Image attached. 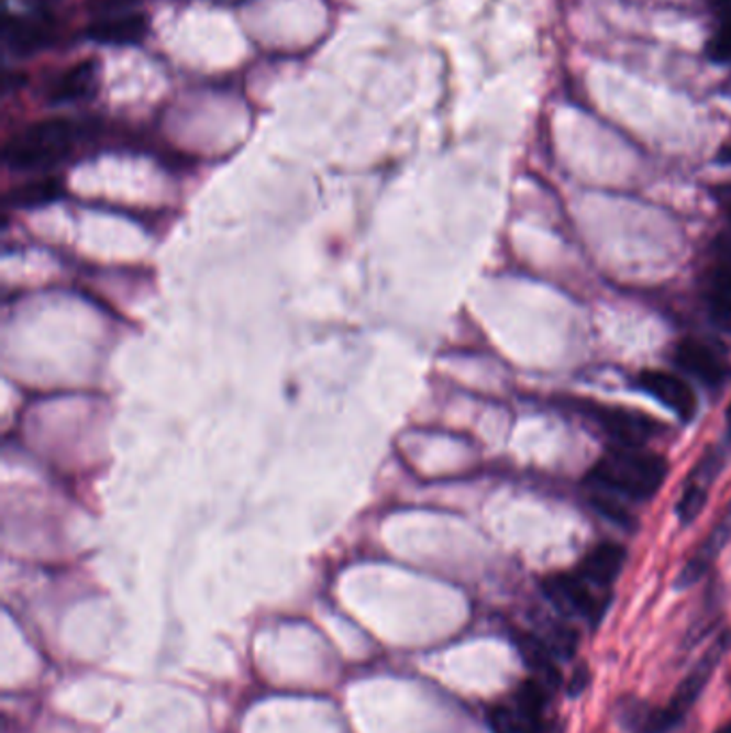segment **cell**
<instances>
[{"mask_svg": "<svg viewBox=\"0 0 731 733\" xmlns=\"http://www.w3.org/2000/svg\"><path fill=\"white\" fill-rule=\"evenodd\" d=\"M667 478V462L642 446H611L590 473L592 485L611 493L647 500Z\"/></svg>", "mask_w": 731, "mask_h": 733, "instance_id": "1", "label": "cell"}, {"mask_svg": "<svg viewBox=\"0 0 731 733\" xmlns=\"http://www.w3.org/2000/svg\"><path fill=\"white\" fill-rule=\"evenodd\" d=\"M80 135V125L71 121L47 119L13 135L7 142L2 157L13 170H44L69 157Z\"/></svg>", "mask_w": 731, "mask_h": 733, "instance_id": "2", "label": "cell"}, {"mask_svg": "<svg viewBox=\"0 0 731 733\" xmlns=\"http://www.w3.org/2000/svg\"><path fill=\"white\" fill-rule=\"evenodd\" d=\"M577 408L601 427L605 435L613 440L616 446H644L647 440L654 437L658 432V423H654L650 417L642 412L618 408V406H602L597 401H584L577 403Z\"/></svg>", "mask_w": 731, "mask_h": 733, "instance_id": "3", "label": "cell"}, {"mask_svg": "<svg viewBox=\"0 0 731 733\" xmlns=\"http://www.w3.org/2000/svg\"><path fill=\"white\" fill-rule=\"evenodd\" d=\"M590 586L592 584H588L579 573H558L543 581V592L562 611L577 613L588 618L590 622H597L607 603L597 599Z\"/></svg>", "mask_w": 731, "mask_h": 733, "instance_id": "4", "label": "cell"}, {"mask_svg": "<svg viewBox=\"0 0 731 733\" xmlns=\"http://www.w3.org/2000/svg\"><path fill=\"white\" fill-rule=\"evenodd\" d=\"M56 24L47 13L9 15L4 20V45L15 56H33L52 45Z\"/></svg>", "mask_w": 731, "mask_h": 733, "instance_id": "5", "label": "cell"}, {"mask_svg": "<svg viewBox=\"0 0 731 733\" xmlns=\"http://www.w3.org/2000/svg\"><path fill=\"white\" fill-rule=\"evenodd\" d=\"M638 385L683 421H690L697 414V397L678 376L667 371H644L638 378Z\"/></svg>", "mask_w": 731, "mask_h": 733, "instance_id": "6", "label": "cell"}, {"mask_svg": "<svg viewBox=\"0 0 731 733\" xmlns=\"http://www.w3.org/2000/svg\"><path fill=\"white\" fill-rule=\"evenodd\" d=\"M676 363L706 387H721L730 376V365L710 345L687 340L676 347Z\"/></svg>", "mask_w": 731, "mask_h": 733, "instance_id": "7", "label": "cell"}, {"mask_svg": "<svg viewBox=\"0 0 731 733\" xmlns=\"http://www.w3.org/2000/svg\"><path fill=\"white\" fill-rule=\"evenodd\" d=\"M148 33V20L144 13H123L114 18H101L87 29L90 42L106 45L140 44Z\"/></svg>", "mask_w": 731, "mask_h": 733, "instance_id": "8", "label": "cell"}, {"mask_svg": "<svg viewBox=\"0 0 731 733\" xmlns=\"http://www.w3.org/2000/svg\"><path fill=\"white\" fill-rule=\"evenodd\" d=\"M731 536V502L726 511V518L717 523V527L710 532V536L706 538V543L697 549V554L685 564V568L680 570L678 579H676V588L685 590L688 586L697 584L710 568L712 560L719 556V552L726 547V543L730 541Z\"/></svg>", "mask_w": 731, "mask_h": 733, "instance_id": "9", "label": "cell"}, {"mask_svg": "<svg viewBox=\"0 0 731 733\" xmlns=\"http://www.w3.org/2000/svg\"><path fill=\"white\" fill-rule=\"evenodd\" d=\"M97 80H99L97 60H82L54 80L49 95H47V101L69 103V101L87 99L97 90Z\"/></svg>", "mask_w": 731, "mask_h": 733, "instance_id": "10", "label": "cell"}, {"mask_svg": "<svg viewBox=\"0 0 731 733\" xmlns=\"http://www.w3.org/2000/svg\"><path fill=\"white\" fill-rule=\"evenodd\" d=\"M721 647H715L712 652H708L690 671L687 678L678 685V689L674 692L672 701L667 703V708L683 721L687 717L688 710L695 706V701L699 699V695L706 689L719 658H721Z\"/></svg>", "mask_w": 731, "mask_h": 733, "instance_id": "11", "label": "cell"}, {"mask_svg": "<svg viewBox=\"0 0 731 733\" xmlns=\"http://www.w3.org/2000/svg\"><path fill=\"white\" fill-rule=\"evenodd\" d=\"M624 560H627V552L620 545L601 543L584 558L579 566V575L597 588H607L620 575Z\"/></svg>", "mask_w": 731, "mask_h": 733, "instance_id": "12", "label": "cell"}, {"mask_svg": "<svg viewBox=\"0 0 731 733\" xmlns=\"http://www.w3.org/2000/svg\"><path fill=\"white\" fill-rule=\"evenodd\" d=\"M516 644L523 663L534 674V680H539L550 690L556 689L560 685V671L550 646L543 640L528 633H519Z\"/></svg>", "mask_w": 731, "mask_h": 733, "instance_id": "13", "label": "cell"}, {"mask_svg": "<svg viewBox=\"0 0 731 733\" xmlns=\"http://www.w3.org/2000/svg\"><path fill=\"white\" fill-rule=\"evenodd\" d=\"M487 725L491 733H541L543 730V721L521 710L516 701L494 706L487 714Z\"/></svg>", "mask_w": 731, "mask_h": 733, "instance_id": "14", "label": "cell"}, {"mask_svg": "<svg viewBox=\"0 0 731 733\" xmlns=\"http://www.w3.org/2000/svg\"><path fill=\"white\" fill-rule=\"evenodd\" d=\"M717 466H706L704 464L693 473V478L688 480L685 491H683V498L678 502V518L683 523H690L693 519L697 518L704 507H706V500H708V482L712 480V470Z\"/></svg>", "mask_w": 731, "mask_h": 733, "instance_id": "15", "label": "cell"}, {"mask_svg": "<svg viewBox=\"0 0 731 733\" xmlns=\"http://www.w3.org/2000/svg\"><path fill=\"white\" fill-rule=\"evenodd\" d=\"M704 54L715 65H730L731 67V18L715 20L712 33L704 45Z\"/></svg>", "mask_w": 731, "mask_h": 733, "instance_id": "16", "label": "cell"}, {"mask_svg": "<svg viewBox=\"0 0 731 733\" xmlns=\"http://www.w3.org/2000/svg\"><path fill=\"white\" fill-rule=\"evenodd\" d=\"M60 193V182L54 180V178H45V180H35V182H29L20 189L13 191V202L15 204H40V202H45V200H52Z\"/></svg>", "mask_w": 731, "mask_h": 733, "instance_id": "17", "label": "cell"}, {"mask_svg": "<svg viewBox=\"0 0 731 733\" xmlns=\"http://www.w3.org/2000/svg\"><path fill=\"white\" fill-rule=\"evenodd\" d=\"M706 307H708V315L715 322V326H719L726 333H731V295L712 290L706 299Z\"/></svg>", "mask_w": 731, "mask_h": 733, "instance_id": "18", "label": "cell"}, {"mask_svg": "<svg viewBox=\"0 0 731 733\" xmlns=\"http://www.w3.org/2000/svg\"><path fill=\"white\" fill-rule=\"evenodd\" d=\"M590 678H592V674H590L588 665H586V663H579V665L575 667V671H573L571 680H568V695H571V697H577V695H582L584 690L588 689V685H590Z\"/></svg>", "mask_w": 731, "mask_h": 733, "instance_id": "19", "label": "cell"}, {"mask_svg": "<svg viewBox=\"0 0 731 733\" xmlns=\"http://www.w3.org/2000/svg\"><path fill=\"white\" fill-rule=\"evenodd\" d=\"M712 290L731 295V262L719 259L717 268L712 270Z\"/></svg>", "mask_w": 731, "mask_h": 733, "instance_id": "20", "label": "cell"}, {"mask_svg": "<svg viewBox=\"0 0 731 733\" xmlns=\"http://www.w3.org/2000/svg\"><path fill=\"white\" fill-rule=\"evenodd\" d=\"M715 20L731 18V0H704Z\"/></svg>", "mask_w": 731, "mask_h": 733, "instance_id": "21", "label": "cell"}, {"mask_svg": "<svg viewBox=\"0 0 731 733\" xmlns=\"http://www.w3.org/2000/svg\"><path fill=\"white\" fill-rule=\"evenodd\" d=\"M715 249H717V254H719V259L731 262V230L723 232V234L717 238Z\"/></svg>", "mask_w": 731, "mask_h": 733, "instance_id": "22", "label": "cell"}, {"mask_svg": "<svg viewBox=\"0 0 731 733\" xmlns=\"http://www.w3.org/2000/svg\"><path fill=\"white\" fill-rule=\"evenodd\" d=\"M719 164H728V166H731V144H728V146H723L721 151H719Z\"/></svg>", "mask_w": 731, "mask_h": 733, "instance_id": "23", "label": "cell"}, {"mask_svg": "<svg viewBox=\"0 0 731 733\" xmlns=\"http://www.w3.org/2000/svg\"><path fill=\"white\" fill-rule=\"evenodd\" d=\"M541 733H564V725L562 723H550V725H543Z\"/></svg>", "mask_w": 731, "mask_h": 733, "instance_id": "24", "label": "cell"}, {"mask_svg": "<svg viewBox=\"0 0 731 733\" xmlns=\"http://www.w3.org/2000/svg\"><path fill=\"white\" fill-rule=\"evenodd\" d=\"M26 4H33V7H42V4H47V2H52V0H24Z\"/></svg>", "mask_w": 731, "mask_h": 733, "instance_id": "25", "label": "cell"}, {"mask_svg": "<svg viewBox=\"0 0 731 733\" xmlns=\"http://www.w3.org/2000/svg\"><path fill=\"white\" fill-rule=\"evenodd\" d=\"M717 733H731V721H728V723H726V725H723Z\"/></svg>", "mask_w": 731, "mask_h": 733, "instance_id": "26", "label": "cell"}, {"mask_svg": "<svg viewBox=\"0 0 731 733\" xmlns=\"http://www.w3.org/2000/svg\"><path fill=\"white\" fill-rule=\"evenodd\" d=\"M726 421H728V432L731 435V406L728 408V414H726Z\"/></svg>", "mask_w": 731, "mask_h": 733, "instance_id": "27", "label": "cell"}, {"mask_svg": "<svg viewBox=\"0 0 731 733\" xmlns=\"http://www.w3.org/2000/svg\"><path fill=\"white\" fill-rule=\"evenodd\" d=\"M723 211H726V215H728V221H730L731 225V209H723Z\"/></svg>", "mask_w": 731, "mask_h": 733, "instance_id": "28", "label": "cell"}, {"mask_svg": "<svg viewBox=\"0 0 731 733\" xmlns=\"http://www.w3.org/2000/svg\"><path fill=\"white\" fill-rule=\"evenodd\" d=\"M730 689H731V674H730Z\"/></svg>", "mask_w": 731, "mask_h": 733, "instance_id": "29", "label": "cell"}, {"mask_svg": "<svg viewBox=\"0 0 731 733\" xmlns=\"http://www.w3.org/2000/svg\"><path fill=\"white\" fill-rule=\"evenodd\" d=\"M730 95H731V85H730Z\"/></svg>", "mask_w": 731, "mask_h": 733, "instance_id": "30", "label": "cell"}]
</instances>
